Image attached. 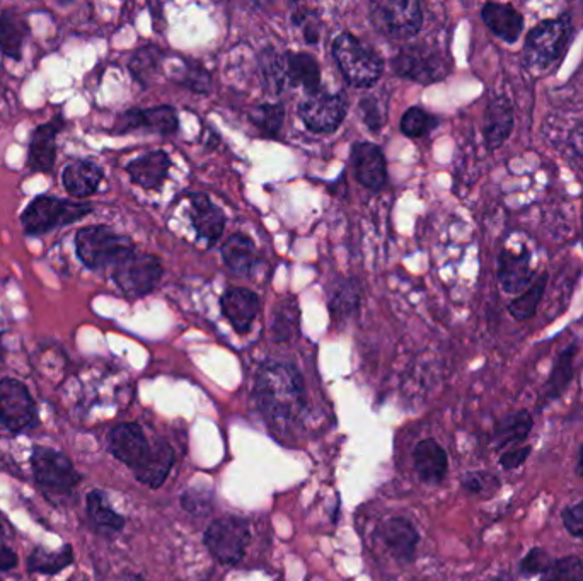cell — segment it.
Listing matches in <instances>:
<instances>
[{"mask_svg":"<svg viewBox=\"0 0 583 581\" xmlns=\"http://www.w3.org/2000/svg\"><path fill=\"white\" fill-rule=\"evenodd\" d=\"M0 537H2V527H0Z\"/></svg>","mask_w":583,"mask_h":581,"instance_id":"54","label":"cell"},{"mask_svg":"<svg viewBox=\"0 0 583 581\" xmlns=\"http://www.w3.org/2000/svg\"><path fill=\"white\" fill-rule=\"evenodd\" d=\"M285 118V110L282 104H261L256 110L251 111V121L254 127L260 128V132L266 137H277Z\"/></svg>","mask_w":583,"mask_h":581,"instance_id":"38","label":"cell"},{"mask_svg":"<svg viewBox=\"0 0 583 581\" xmlns=\"http://www.w3.org/2000/svg\"><path fill=\"white\" fill-rule=\"evenodd\" d=\"M541 581H583V563L577 556H566L551 563Z\"/></svg>","mask_w":583,"mask_h":581,"instance_id":"39","label":"cell"},{"mask_svg":"<svg viewBox=\"0 0 583 581\" xmlns=\"http://www.w3.org/2000/svg\"><path fill=\"white\" fill-rule=\"evenodd\" d=\"M162 265L152 254L133 253L113 268V280L128 299L151 294L162 278Z\"/></svg>","mask_w":583,"mask_h":581,"instance_id":"10","label":"cell"},{"mask_svg":"<svg viewBox=\"0 0 583 581\" xmlns=\"http://www.w3.org/2000/svg\"><path fill=\"white\" fill-rule=\"evenodd\" d=\"M29 28L23 14L4 11L0 14V52L12 60L23 58L24 41L28 38Z\"/></svg>","mask_w":583,"mask_h":581,"instance_id":"28","label":"cell"},{"mask_svg":"<svg viewBox=\"0 0 583 581\" xmlns=\"http://www.w3.org/2000/svg\"><path fill=\"white\" fill-rule=\"evenodd\" d=\"M103 178V169L96 162L77 161L65 167L62 185L70 196L87 198L98 191Z\"/></svg>","mask_w":583,"mask_h":581,"instance_id":"25","label":"cell"},{"mask_svg":"<svg viewBox=\"0 0 583 581\" xmlns=\"http://www.w3.org/2000/svg\"><path fill=\"white\" fill-rule=\"evenodd\" d=\"M0 425L12 433H24L40 425L35 399L18 379L0 380Z\"/></svg>","mask_w":583,"mask_h":581,"instance_id":"9","label":"cell"},{"mask_svg":"<svg viewBox=\"0 0 583 581\" xmlns=\"http://www.w3.org/2000/svg\"><path fill=\"white\" fill-rule=\"evenodd\" d=\"M72 563H74V551L70 546H64L58 551H47L43 547H36L35 551L29 554L28 571L40 573V575H58Z\"/></svg>","mask_w":583,"mask_h":581,"instance_id":"31","label":"cell"},{"mask_svg":"<svg viewBox=\"0 0 583 581\" xmlns=\"http://www.w3.org/2000/svg\"><path fill=\"white\" fill-rule=\"evenodd\" d=\"M360 305V288L355 280L343 278L331 288L330 307L335 316H350Z\"/></svg>","mask_w":583,"mask_h":581,"instance_id":"35","label":"cell"},{"mask_svg":"<svg viewBox=\"0 0 583 581\" xmlns=\"http://www.w3.org/2000/svg\"><path fill=\"white\" fill-rule=\"evenodd\" d=\"M563 524L566 530L575 537H583V501L565 508L563 512Z\"/></svg>","mask_w":583,"mask_h":581,"instance_id":"47","label":"cell"},{"mask_svg":"<svg viewBox=\"0 0 583 581\" xmlns=\"http://www.w3.org/2000/svg\"><path fill=\"white\" fill-rule=\"evenodd\" d=\"M222 258L236 275H248L258 263L254 242L244 234H234L222 246Z\"/></svg>","mask_w":583,"mask_h":581,"instance_id":"30","label":"cell"},{"mask_svg":"<svg viewBox=\"0 0 583 581\" xmlns=\"http://www.w3.org/2000/svg\"><path fill=\"white\" fill-rule=\"evenodd\" d=\"M462 488L466 489L469 495L490 498L500 489V481L488 472H471L462 479Z\"/></svg>","mask_w":583,"mask_h":581,"instance_id":"41","label":"cell"},{"mask_svg":"<svg viewBox=\"0 0 583 581\" xmlns=\"http://www.w3.org/2000/svg\"><path fill=\"white\" fill-rule=\"evenodd\" d=\"M31 469L36 483L53 493H69L81 476L67 455L48 447H35L31 454Z\"/></svg>","mask_w":583,"mask_h":581,"instance_id":"12","label":"cell"},{"mask_svg":"<svg viewBox=\"0 0 583 581\" xmlns=\"http://www.w3.org/2000/svg\"><path fill=\"white\" fill-rule=\"evenodd\" d=\"M151 130L161 135H171L178 130V115L171 106H156L147 110H128L116 120L113 132L127 133L132 130Z\"/></svg>","mask_w":583,"mask_h":581,"instance_id":"16","label":"cell"},{"mask_svg":"<svg viewBox=\"0 0 583 581\" xmlns=\"http://www.w3.org/2000/svg\"><path fill=\"white\" fill-rule=\"evenodd\" d=\"M573 38L570 14L560 18L546 19L536 24L527 35L524 45V60L531 69L546 70L563 58Z\"/></svg>","mask_w":583,"mask_h":581,"instance_id":"3","label":"cell"},{"mask_svg":"<svg viewBox=\"0 0 583 581\" xmlns=\"http://www.w3.org/2000/svg\"><path fill=\"white\" fill-rule=\"evenodd\" d=\"M333 58L352 86L370 87L381 79L384 62L364 41L352 33H341L333 41Z\"/></svg>","mask_w":583,"mask_h":581,"instance_id":"5","label":"cell"},{"mask_svg":"<svg viewBox=\"0 0 583 581\" xmlns=\"http://www.w3.org/2000/svg\"><path fill=\"white\" fill-rule=\"evenodd\" d=\"M285 62V77L292 87L302 86L307 93L321 89V70L316 58L309 53H287Z\"/></svg>","mask_w":583,"mask_h":581,"instance_id":"26","label":"cell"},{"mask_svg":"<svg viewBox=\"0 0 583 581\" xmlns=\"http://www.w3.org/2000/svg\"><path fill=\"white\" fill-rule=\"evenodd\" d=\"M159 50L154 47H145L133 55L130 60V72L140 82H147L149 75L159 67Z\"/></svg>","mask_w":583,"mask_h":581,"instance_id":"42","label":"cell"},{"mask_svg":"<svg viewBox=\"0 0 583 581\" xmlns=\"http://www.w3.org/2000/svg\"><path fill=\"white\" fill-rule=\"evenodd\" d=\"M91 212V203H76L57 196L40 195L24 210L21 224L28 236H45L65 225L76 224Z\"/></svg>","mask_w":583,"mask_h":581,"instance_id":"4","label":"cell"},{"mask_svg":"<svg viewBox=\"0 0 583 581\" xmlns=\"http://www.w3.org/2000/svg\"><path fill=\"white\" fill-rule=\"evenodd\" d=\"M532 425H534V421L527 411H519V413L507 416L495 428V442H497L498 449L524 442L531 435Z\"/></svg>","mask_w":583,"mask_h":581,"instance_id":"33","label":"cell"},{"mask_svg":"<svg viewBox=\"0 0 583 581\" xmlns=\"http://www.w3.org/2000/svg\"><path fill=\"white\" fill-rule=\"evenodd\" d=\"M171 159L164 150H152L128 162L127 173L135 185L144 190H159L168 179Z\"/></svg>","mask_w":583,"mask_h":581,"instance_id":"20","label":"cell"},{"mask_svg":"<svg viewBox=\"0 0 583 581\" xmlns=\"http://www.w3.org/2000/svg\"><path fill=\"white\" fill-rule=\"evenodd\" d=\"M64 115L58 113L52 120L38 125L29 140L28 167L35 173H52L57 161V137L65 128Z\"/></svg>","mask_w":583,"mask_h":581,"instance_id":"15","label":"cell"},{"mask_svg":"<svg viewBox=\"0 0 583 581\" xmlns=\"http://www.w3.org/2000/svg\"><path fill=\"white\" fill-rule=\"evenodd\" d=\"M370 21L387 38L405 40L422 28V6L415 0H379L370 7Z\"/></svg>","mask_w":583,"mask_h":581,"instance_id":"6","label":"cell"},{"mask_svg":"<svg viewBox=\"0 0 583 581\" xmlns=\"http://www.w3.org/2000/svg\"><path fill=\"white\" fill-rule=\"evenodd\" d=\"M491 581H510V578H507V576H498V578H495V580Z\"/></svg>","mask_w":583,"mask_h":581,"instance_id":"53","label":"cell"},{"mask_svg":"<svg viewBox=\"0 0 583 581\" xmlns=\"http://www.w3.org/2000/svg\"><path fill=\"white\" fill-rule=\"evenodd\" d=\"M203 542L208 553L212 554L219 563L237 564L243 559L244 551L249 542L248 520L226 515L217 518L205 530Z\"/></svg>","mask_w":583,"mask_h":581,"instance_id":"7","label":"cell"},{"mask_svg":"<svg viewBox=\"0 0 583 581\" xmlns=\"http://www.w3.org/2000/svg\"><path fill=\"white\" fill-rule=\"evenodd\" d=\"M190 217L198 236L208 244L219 241L226 227V215L207 195L197 193L190 196Z\"/></svg>","mask_w":583,"mask_h":581,"instance_id":"21","label":"cell"},{"mask_svg":"<svg viewBox=\"0 0 583 581\" xmlns=\"http://www.w3.org/2000/svg\"><path fill=\"white\" fill-rule=\"evenodd\" d=\"M352 164L358 183L372 191L387 183L386 159L377 145L358 142L352 147Z\"/></svg>","mask_w":583,"mask_h":581,"instance_id":"17","label":"cell"},{"mask_svg":"<svg viewBox=\"0 0 583 581\" xmlns=\"http://www.w3.org/2000/svg\"><path fill=\"white\" fill-rule=\"evenodd\" d=\"M299 307L295 299H285L273 317V334L277 341H289L299 331Z\"/></svg>","mask_w":583,"mask_h":581,"instance_id":"36","label":"cell"},{"mask_svg":"<svg viewBox=\"0 0 583 581\" xmlns=\"http://www.w3.org/2000/svg\"><path fill=\"white\" fill-rule=\"evenodd\" d=\"M382 542L401 563H413L420 535L408 518L393 517L386 520L379 529Z\"/></svg>","mask_w":583,"mask_h":581,"instance_id":"19","label":"cell"},{"mask_svg":"<svg viewBox=\"0 0 583 581\" xmlns=\"http://www.w3.org/2000/svg\"><path fill=\"white\" fill-rule=\"evenodd\" d=\"M18 563V554L14 553L9 547H0V571L14 570Z\"/></svg>","mask_w":583,"mask_h":581,"instance_id":"49","label":"cell"},{"mask_svg":"<svg viewBox=\"0 0 583 581\" xmlns=\"http://www.w3.org/2000/svg\"><path fill=\"white\" fill-rule=\"evenodd\" d=\"M294 24L302 29V33H304V38H306L307 43H311L312 45V43L318 41V19H316V14H314V12L304 11L295 14Z\"/></svg>","mask_w":583,"mask_h":581,"instance_id":"46","label":"cell"},{"mask_svg":"<svg viewBox=\"0 0 583 581\" xmlns=\"http://www.w3.org/2000/svg\"><path fill=\"white\" fill-rule=\"evenodd\" d=\"M222 314L239 334L248 333L260 312V299L249 288H227L220 299Z\"/></svg>","mask_w":583,"mask_h":581,"instance_id":"18","label":"cell"},{"mask_svg":"<svg viewBox=\"0 0 583 581\" xmlns=\"http://www.w3.org/2000/svg\"><path fill=\"white\" fill-rule=\"evenodd\" d=\"M254 396L266 418L277 425L292 423L306 408L304 380L290 363H265L256 377Z\"/></svg>","mask_w":583,"mask_h":581,"instance_id":"1","label":"cell"},{"mask_svg":"<svg viewBox=\"0 0 583 581\" xmlns=\"http://www.w3.org/2000/svg\"><path fill=\"white\" fill-rule=\"evenodd\" d=\"M532 449L529 445H524V447H517L514 450H508L505 454L500 457V464H502L503 469L507 471H512V469H517V467L522 466L524 462L529 459Z\"/></svg>","mask_w":583,"mask_h":581,"instance_id":"48","label":"cell"},{"mask_svg":"<svg viewBox=\"0 0 583 581\" xmlns=\"http://www.w3.org/2000/svg\"><path fill=\"white\" fill-rule=\"evenodd\" d=\"M393 70L418 84L442 81L451 72L449 62L439 48L430 45H410L393 58Z\"/></svg>","mask_w":583,"mask_h":581,"instance_id":"8","label":"cell"},{"mask_svg":"<svg viewBox=\"0 0 583 581\" xmlns=\"http://www.w3.org/2000/svg\"><path fill=\"white\" fill-rule=\"evenodd\" d=\"M348 111V99L343 93L331 94L324 89L307 93L299 104V116L311 132L331 133L340 127Z\"/></svg>","mask_w":583,"mask_h":581,"instance_id":"11","label":"cell"},{"mask_svg":"<svg viewBox=\"0 0 583 581\" xmlns=\"http://www.w3.org/2000/svg\"><path fill=\"white\" fill-rule=\"evenodd\" d=\"M181 505L193 515H207L212 510V493L203 489H188L185 495H181Z\"/></svg>","mask_w":583,"mask_h":581,"instance_id":"43","label":"cell"},{"mask_svg":"<svg viewBox=\"0 0 583 581\" xmlns=\"http://www.w3.org/2000/svg\"><path fill=\"white\" fill-rule=\"evenodd\" d=\"M360 108H362V115H364V121L367 123V127L370 130H379V128L384 125V120H386V115H384V110H381V106L377 103V99L365 98L362 99L360 103Z\"/></svg>","mask_w":583,"mask_h":581,"instance_id":"45","label":"cell"},{"mask_svg":"<svg viewBox=\"0 0 583 581\" xmlns=\"http://www.w3.org/2000/svg\"><path fill=\"white\" fill-rule=\"evenodd\" d=\"M578 474L583 476V447L582 452H580V459H578Z\"/></svg>","mask_w":583,"mask_h":581,"instance_id":"52","label":"cell"},{"mask_svg":"<svg viewBox=\"0 0 583 581\" xmlns=\"http://www.w3.org/2000/svg\"><path fill=\"white\" fill-rule=\"evenodd\" d=\"M108 449L118 461L135 472L149 459L152 445L145 438L142 426L137 423H122L116 425L108 435Z\"/></svg>","mask_w":583,"mask_h":581,"instance_id":"14","label":"cell"},{"mask_svg":"<svg viewBox=\"0 0 583 581\" xmlns=\"http://www.w3.org/2000/svg\"><path fill=\"white\" fill-rule=\"evenodd\" d=\"M76 253L89 270L120 265L135 253L133 241L108 225H87L76 234Z\"/></svg>","mask_w":583,"mask_h":581,"instance_id":"2","label":"cell"},{"mask_svg":"<svg viewBox=\"0 0 583 581\" xmlns=\"http://www.w3.org/2000/svg\"><path fill=\"white\" fill-rule=\"evenodd\" d=\"M174 452L171 445L164 440H157L152 445L151 455L144 462V466L133 472L140 483L149 488H159L168 479L169 472L173 469Z\"/></svg>","mask_w":583,"mask_h":581,"instance_id":"27","label":"cell"},{"mask_svg":"<svg viewBox=\"0 0 583 581\" xmlns=\"http://www.w3.org/2000/svg\"><path fill=\"white\" fill-rule=\"evenodd\" d=\"M481 18L493 35L510 45L519 40L524 31V16L510 4L490 2L483 7Z\"/></svg>","mask_w":583,"mask_h":581,"instance_id":"23","label":"cell"},{"mask_svg":"<svg viewBox=\"0 0 583 581\" xmlns=\"http://www.w3.org/2000/svg\"><path fill=\"white\" fill-rule=\"evenodd\" d=\"M437 127H439V120L418 106L406 110L405 115L401 118V132L410 139L425 137L432 132L433 128Z\"/></svg>","mask_w":583,"mask_h":581,"instance_id":"37","label":"cell"},{"mask_svg":"<svg viewBox=\"0 0 583 581\" xmlns=\"http://www.w3.org/2000/svg\"><path fill=\"white\" fill-rule=\"evenodd\" d=\"M575 355H577V345H570L561 351L558 358H556L553 372L549 375L546 387H544V399L546 401H553L556 397H560L565 392L568 384L572 382Z\"/></svg>","mask_w":583,"mask_h":581,"instance_id":"32","label":"cell"},{"mask_svg":"<svg viewBox=\"0 0 583 581\" xmlns=\"http://www.w3.org/2000/svg\"><path fill=\"white\" fill-rule=\"evenodd\" d=\"M531 248L526 242L515 241L502 249L498 258V282L507 294H522L534 282Z\"/></svg>","mask_w":583,"mask_h":581,"instance_id":"13","label":"cell"},{"mask_svg":"<svg viewBox=\"0 0 583 581\" xmlns=\"http://www.w3.org/2000/svg\"><path fill=\"white\" fill-rule=\"evenodd\" d=\"M415 469L423 483L439 484L444 481L449 471V459L440 443L433 438H427L416 445Z\"/></svg>","mask_w":583,"mask_h":581,"instance_id":"24","label":"cell"},{"mask_svg":"<svg viewBox=\"0 0 583 581\" xmlns=\"http://www.w3.org/2000/svg\"><path fill=\"white\" fill-rule=\"evenodd\" d=\"M87 515L94 527L104 535L116 534L125 527V518L113 510L108 496L99 489H93L86 500Z\"/></svg>","mask_w":583,"mask_h":581,"instance_id":"29","label":"cell"},{"mask_svg":"<svg viewBox=\"0 0 583 581\" xmlns=\"http://www.w3.org/2000/svg\"><path fill=\"white\" fill-rule=\"evenodd\" d=\"M570 144L572 149L577 152V156L583 159V123H578L577 127L573 128L570 133Z\"/></svg>","mask_w":583,"mask_h":581,"instance_id":"50","label":"cell"},{"mask_svg":"<svg viewBox=\"0 0 583 581\" xmlns=\"http://www.w3.org/2000/svg\"><path fill=\"white\" fill-rule=\"evenodd\" d=\"M0 581H2V580H0Z\"/></svg>","mask_w":583,"mask_h":581,"instance_id":"55","label":"cell"},{"mask_svg":"<svg viewBox=\"0 0 583 581\" xmlns=\"http://www.w3.org/2000/svg\"><path fill=\"white\" fill-rule=\"evenodd\" d=\"M514 121V106L505 96L491 99L486 108L485 123H483L486 147L490 150L502 147L514 130Z\"/></svg>","mask_w":583,"mask_h":581,"instance_id":"22","label":"cell"},{"mask_svg":"<svg viewBox=\"0 0 583 581\" xmlns=\"http://www.w3.org/2000/svg\"><path fill=\"white\" fill-rule=\"evenodd\" d=\"M120 581H149V580H145V578H142V576L139 575H127L123 576L122 580Z\"/></svg>","mask_w":583,"mask_h":581,"instance_id":"51","label":"cell"},{"mask_svg":"<svg viewBox=\"0 0 583 581\" xmlns=\"http://www.w3.org/2000/svg\"><path fill=\"white\" fill-rule=\"evenodd\" d=\"M548 278V273L544 271L532 282L531 287L527 288L526 292H522L512 304L508 305V312L512 314L514 319L526 321V319L536 314L539 302H541L544 292H546Z\"/></svg>","mask_w":583,"mask_h":581,"instance_id":"34","label":"cell"},{"mask_svg":"<svg viewBox=\"0 0 583 581\" xmlns=\"http://www.w3.org/2000/svg\"><path fill=\"white\" fill-rule=\"evenodd\" d=\"M551 563L553 561H551L549 554L544 549L534 547L527 553L526 558L520 561L519 570L524 576L543 575L544 571L551 566Z\"/></svg>","mask_w":583,"mask_h":581,"instance_id":"44","label":"cell"},{"mask_svg":"<svg viewBox=\"0 0 583 581\" xmlns=\"http://www.w3.org/2000/svg\"><path fill=\"white\" fill-rule=\"evenodd\" d=\"M261 74L266 84L272 87L273 91H282L287 84L285 77V62L283 58L278 57L277 53L266 52L261 55Z\"/></svg>","mask_w":583,"mask_h":581,"instance_id":"40","label":"cell"}]
</instances>
